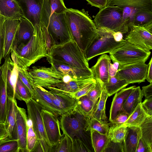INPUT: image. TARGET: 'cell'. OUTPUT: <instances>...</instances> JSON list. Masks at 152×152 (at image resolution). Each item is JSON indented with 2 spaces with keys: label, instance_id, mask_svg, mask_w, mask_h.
Returning <instances> with one entry per match:
<instances>
[{
  "label": "cell",
  "instance_id": "1",
  "mask_svg": "<svg viewBox=\"0 0 152 152\" xmlns=\"http://www.w3.org/2000/svg\"><path fill=\"white\" fill-rule=\"evenodd\" d=\"M53 46L46 27L34 29L27 43L12 48L11 58L17 68L28 69L32 64L46 57Z\"/></svg>",
  "mask_w": 152,
  "mask_h": 152
},
{
  "label": "cell",
  "instance_id": "2",
  "mask_svg": "<svg viewBox=\"0 0 152 152\" xmlns=\"http://www.w3.org/2000/svg\"><path fill=\"white\" fill-rule=\"evenodd\" d=\"M73 40L84 53L98 34V29L88 11L67 8L64 12Z\"/></svg>",
  "mask_w": 152,
  "mask_h": 152
},
{
  "label": "cell",
  "instance_id": "3",
  "mask_svg": "<svg viewBox=\"0 0 152 152\" xmlns=\"http://www.w3.org/2000/svg\"><path fill=\"white\" fill-rule=\"evenodd\" d=\"M89 120L73 110L60 116V125L63 135L67 136L72 141L79 139L91 150V132L88 130Z\"/></svg>",
  "mask_w": 152,
  "mask_h": 152
},
{
  "label": "cell",
  "instance_id": "4",
  "mask_svg": "<svg viewBox=\"0 0 152 152\" xmlns=\"http://www.w3.org/2000/svg\"><path fill=\"white\" fill-rule=\"evenodd\" d=\"M46 57L77 68H89L84 53L73 40L53 46Z\"/></svg>",
  "mask_w": 152,
  "mask_h": 152
},
{
  "label": "cell",
  "instance_id": "5",
  "mask_svg": "<svg viewBox=\"0 0 152 152\" xmlns=\"http://www.w3.org/2000/svg\"><path fill=\"white\" fill-rule=\"evenodd\" d=\"M21 11L23 18L28 20L34 28H47L51 14L48 0H15Z\"/></svg>",
  "mask_w": 152,
  "mask_h": 152
},
{
  "label": "cell",
  "instance_id": "6",
  "mask_svg": "<svg viewBox=\"0 0 152 152\" xmlns=\"http://www.w3.org/2000/svg\"><path fill=\"white\" fill-rule=\"evenodd\" d=\"M93 21L97 28H102L123 34L128 31L129 27L123 20V11L117 6H107L100 9Z\"/></svg>",
  "mask_w": 152,
  "mask_h": 152
},
{
  "label": "cell",
  "instance_id": "7",
  "mask_svg": "<svg viewBox=\"0 0 152 152\" xmlns=\"http://www.w3.org/2000/svg\"><path fill=\"white\" fill-rule=\"evenodd\" d=\"M97 29V36L84 53L88 61L98 55L112 52L126 41L124 39L120 42L115 41L113 37L114 31L102 28Z\"/></svg>",
  "mask_w": 152,
  "mask_h": 152
},
{
  "label": "cell",
  "instance_id": "8",
  "mask_svg": "<svg viewBox=\"0 0 152 152\" xmlns=\"http://www.w3.org/2000/svg\"><path fill=\"white\" fill-rule=\"evenodd\" d=\"M109 53L113 62H117L121 66L141 61L145 62L151 52L126 41L123 45Z\"/></svg>",
  "mask_w": 152,
  "mask_h": 152
},
{
  "label": "cell",
  "instance_id": "9",
  "mask_svg": "<svg viewBox=\"0 0 152 152\" xmlns=\"http://www.w3.org/2000/svg\"><path fill=\"white\" fill-rule=\"evenodd\" d=\"M47 28L53 46L73 40L64 12L53 13Z\"/></svg>",
  "mask_w": 152,
  "mask_h": 152
},
{
  "label": "cell",
  "instance_id": "10",
  "mask_svg": "<svg viewBox=\"0 0 152 152\" xmlns=\"http://www.w3.org/2000/svg\"><path fill=\"white\" fill-rule=\"evenodd\" d=\"M28 118L32 123L33 129L37 140L41 143L44 152H50L52 147L47 138L41 115L42 107L32 98L26 102Z\"/></svg>",
  "mask_w": 152,
  "mask_h": 152
},
{
  "label": "cell",
  "instance_id": "11",
  "mask_svg": "<svg viewBox=\"0 0 152 152\" xmlns=\"http://www.w3.org/2000/svg\"><path fill=\"white\" fill-rule=\"evenodd\" d=\"M115 5L122 9L123 20L128 26L135 15L140 12H152V0H108L107 6Z\"/></svg>",
  "mask_w": 152,
  "mask_h": 152
},
{
  "label": "cell",
  "instance_id": "12",
  "mask_svg": "<svg viewBox=\"0 0 152 152\" xmlns=\"http://www.w3.org/2000/svg\"><path fill=\"white\" fill-rule=\"evenodd\" d=\"M28 72L34 86L45 88L62 82L64 76L52 65L48 67L34 66L28 70Z\"/></svg>",
  "mask_w": 152,
  "mask_h": 152
},
{
  "label": "cell",
  "instance_id": "13",
  "mask_svg": "<svg viewBox=\"0 0 152 152\" xmlns=\"http://www.w3.org/2000/svg\"><path fill=\"white\" fill-rule=\"evenodd\" d=\"M125 40L147 51L152 49V23L144 27L130 25Z\"/></svg>",
  "mask_w": 152,
  "mask_h": 152
},
{
  "label": "cell",
  "instance_id": "14",
  "mask_svg": "<svg viewBox=\"0 0 152 152\" xmlns=\"http://www.w3.org/2000/svg\"><path fill=\"white\" fill-rule=\"evenodd\" d=\"M148 65L143 61L119 66L116 75L129 84L140 83L146 80Z\"/></svg>",
  "mask_w": 152,
  "mask_h": 152
},
{
  "label": "cell",
  "instance_id": "15",
  "mask_svg": "<svg viewBox=\"0 0 152 152\" xmlns=\"http://www.w3.org/2000/svg\"><path fill=\"white\" fill-rule=\"evenodd\" d=\"M41 115L46 134L52 148L64 135L61 134L60 121L57 116L47 110L42 109Z\"/></svg>",
  "mask_w": 152,
  "mask_h": 152
},
{
  "label": "cell",
  "instance_id": "16",
  "mask_svg": "<svg viewBox=\"0 0 152 152\" xmlns=\"http://www.w3.org/2000/svg\"><path fill=\"white\" fill-rule=\"evenodd\" d=\"M19 19H5L2 27L3 39V58L5 59L11 53Z\"/></svg>",
  "mask_w": 152,
  "mask_h": 152
},
{
  "label": "cell",
  "instance_id": "17",
  "mask_svg": "<svg viewBox=\"0 0 152 152\" xmlns=\"http://www.w3.org/2000/svg\"><path fill=\"white\" fill-rule=\"evenodd\" d=\"M51 65L64 75H68L73 80L84 79L93 78L90 68H80L68 64L50 59H47Z\"/></svg>",
  "mask_w": 152,
  "mask_h": 152
},
{
  "label": "cell",
  "instance_id": "18",
  "mask_svg": "<svg viewBox=\"0 0 152 152\" xmlns=\"http://www.w3.org/2000/svg\"><path fill=\"white\" fill-rule=\"evenodd\" d=\"M48 91L61 115L70 112L73 110L76 105L77 99L72 95L51 90H48Z\"/></svg>",
  "mask_w": 152,
  "mask_h": 152
},
{
  "label": "cell",
  "instance_id": "19",
  "mask_svg": "<svg viewBox=\"0 0 152 152\" xmlns=\"http://www.w3.org/2000/svg\"><path fill=\"white\" fill-rule=\"evenodd\" d=\"M28 119L26 110L18 106L16 113V121L19 152H27L26 137Z\"/></svg>",
  "mask_w": 152,
  "mask_h": 152
},
{
  "label": "cell",
  "instance_id": "20",
  "mask_svg": "<svg viewBox=\"0 0 152 152\" xmlns=\"http://www.w3.org/2000/svg\"><path fill=\"white\" fill-rule=\"evenodd\" d=\"M111 60L110 56L105 54H102L98 58L96 64L90 68L93 78L99 82L102 86L107 82L110 77L108 66Z\"/></svg>",
  "mask_w": 152,
  "mask_h": 152
},
{
  "label": "cell",
  "instance_id": "21",
  "mask_svg": "<svg viewBox=\"0 0 152 152\" xmlns=\"http://www.w3.org/2000/svg\"><path fill=\"white\" fill-rule=\"evenodd\" d=\"M19 20L12 47L26 44L32 37L34 32V27L28 20L23 18Z\"/></svg>",
  "mask_w": 152,
  "mask_h": 152
},
{
  "label": "cell",
  "instance_id": "22",
  "mask_svg": "<svg viewBox=\"0 0 152 152\" xmlns=\"http://www.w3.org/2000/svg\"><path fill=\"white\" fill-rule=\"evenodd\" d=\"M0 77V122L5 123L7 108L8 97L6 89L7 60L6 58L1 66Z\"/></svg>",
  "mask_w": 152,
  "mask_h": 152
},
{
  "label": "cell",
  "instance_id": "23",
  "mask_svg": "<svg viewBox=\"0 0 152 152\" xmlns=\"http://www.w3.org/2000/svg\"><path fill=\"white\" fill-rule=\"evenodd\" d=\"M32 99L40 105L43 110L49 111L57 117L61 116L45 88L39 86H34Z\"/></svg>",
  "mask_w": 152,
  "mask_h": 152
},
{
  "label": "cell",
  "instance_id": "24",
  "mask_svg": "<svg viewBox=\"0 0 152 152\" xmlns=\"http://www.w3.org/2000/svg\"><path fill=\"white\" fill-rule=\"evenodd\" d=\"M95 80L92 78L84 79L74 80L67 83L62 82L47 88L49 90L66 93L72 95Z\"/></svg>",
  "mask_w": 152,
  "mask_h": 152
},
{
  "label": "cell",
  "instance_id": "25",
  "mask_svg": "<svg viewBox=\"0 0 152 152\" xmlns=\"http://www.w3.org/2000/svg\"><path fill=\"white\" fill-rule=\"evenodd\" d=\"M136 87L134 86L124 88L115 93L110 110L109 120L110 122L115 119L117 115L121 111L126 99Z\"/></svg>",
  "mask_w": 152,
  "mask_h": 152
},
{
  "label": "cell",
  "instance_id": "26",
  "mask_svg": "<svg viewBox=\"0 0 152 152\" xmlns=\"http://www.w3.org/2000/svg\"><path fill=\"white\" fill-rule=\"evenodd\" d=\"M18 105L16 99L8 97L7 108L5 124L11 139L18 140L16 113Z\"/></svg>",
  "mask_w": 152,
  "mask_h": 152
},
{
  "label": "cell",
  "instance_id": "27",
  "mask_svg": "<svg viewBox=\"0 0 152 152\" xmlns=\"http://www.w3.org/2000/svg\"><path fill=\"white\" fill-rule=\"evenodd\" d=\"M141 134L139 126L127 127V131L123 143V152H136Z\"/></svg>",
  "mask_w": 152,
  "mask_h": 152
},
{
  "label": "cell",
  "instance_id": "28",
  "mask_svg": "<svg viewBox=\"0 0 152 152\" xmlns=\"http://www.w3.org/2000/svg\"><path fill=\"white\" fill-rule=\"evenodd\" d=\"M0 15L5 19H19L23 18L20 8L15 0H0Z\"/></svg>",
  "mask_w": 152,
  "mask_h": 152
},
{
  "label": "cell",
  "instance_id": "29",
  "mask_svg": "<svg viewBox=\"0 0 152 152\" xmlns=\"http://www.w3.org/2000/svg\"><path fill=\"white\" fill-rule=\"evenodd\" d=\"M98 101L94 102L86 95H84L77 99L76 105L73 110L90 119L96 109Z\"/></svg>",
  "mask_w": 152,
  "mask_h": 152
},
{
  "label": "cell",
  "instance_id": "30",
  "mask_svg": "<svg viewBox=\"0 0 152 152\" xmlns=\"http://www.w3.org/2000/svg\"><path fill=\"white\" fill-rule=\"evenodd\" d=\"M143 96L140 87H136L126 99L121 111L130 115L138 105L142 102Z\"/></svg>",
  "mask_w": 152,
  "mask_h": 152
},
{
  "label": "cell",
  "instance_id": "31",
  "mask_svg": "<svg viewBox=\"0 0 152 152\" xmlns=\"http://www.w3.org/2000/svg\"><path fill=\"white\" fill-rule=\"evenodd\" d=\"M90 132L91 144L94 151L104 152L110 141L108 135L101 134L94 129H91Z\"/></svg>",
  "mask_w": 152,
  "mask_h": 152
},
{
  "label": "cell",
  "instance_id": "32",
  "mask_svg": "<svg viewBox=\"0 0 152 152\" xmlns=\"http://www.w3.org/2000/svg\"><path fill=\"white\" fill-rule=\"evenodd\" d=\"M129 84L125 80L115 75L110 77L107 82L103 87L108 96H110L125 88Z\"/></svg>",
  "mask_w": 152,
  "mask_h": 152
},
{
  "label": "cell",
  "instance_id": "33",
  "mask_svg": "<svg viewBox=\"0 0 152 152\" xmlns=\"http://www.w3.org/2000/svg\"><path fill=\"white\" fill-rule=\"evenodd\" d=\"M148 116L139 104L123 124L126 126H139Z\"/></svg>",
  "mask_w": 152,
  "mask_h": 152
},
{
  "label": "cell",
  "instance_id": "34",
  "mask_svg": "<svg viewBox=\"0 0 152 152\" xmlns=\"http://www.w3.org/2000/svg\"><path fill=\"white\" fill-rule=\"evenodd\" d=\"M108 97L107 92L103 88L96 107L91 118H95L100 121H107V118L105 113V104Z\"/></svg>",
  "mask_w": 152,
  "mask_h": 152
},
{
  "label": "cell",
  "instance_id": "35",
  "mask_svg": "<svg viewBox=\"0 0 152 152\" xmlns=\"http://www.w3.org/2000/svg\"><path fill=\"white\" fill-rule=\"evenodd\" d=\"M127 127L123 124L111 125L108 134L110 140L115 143L123 142L126 132Z\"/></svg>",
  "mask_w": 152,
  "mask_h": 152
},
{
  "label": "cell",
  "instance_id": "36",
  "mask_svg": "<svg viewBox=\"0 0 152 152\" xmlns=\"http://www.w3.org/2000/svg\"><path fill=\"white\" fill-rule=\"evenodd\" d=\"M139 127L141 138L152 149V116H148Z\"/></svg>",
  "mask_w": 152,
  "mask_h": 152
},
{
  "label": "cell",
  "instance_id": "37",
  "mask_svg": "<svg viewBox=\"0 0 152 152\" xmlns=\"http://www.w3.org/2000/svg\"><path fill=\"white\" fill-rule=\"evenodd\" d=\"M15 98L25 102L32 98V94L18 77L16 84Z\"/></svg>",
  "mask_w": 152,
  "mask_h": 152
},
{
  "label": "cell",
  "instance_id": "38",
  "mask_svg": "<svg viewBox=\"0 0 152 152\" xmlns=\"http://www.w3.org/2000/svg\"><path fill=\"white\" fill-rule=\"evenodd\" d=\"M152 23V12L143 11L135 15L132 23L129 25L144 27Z\"/></svg>",
  "mask_w": 152,
  "mask_h": 152
},
{
  "label": "cell",
  "instance_id": "39",
  "mask_svg": "<svg viewBox=\"0 0 152 152\" xmlns=\"http://www.w3.org/2000/svg\"><path fill=\"white\" fill-rule=\"evenodd\" d=\"M109 125L107 121H100L91 118L89 120L88 130L90 131L91 129H94L101 134L108 135Z\"/></svg>",
  "mask_w": 152,
  "mask_h": 152
},
{
  "label": "cell",
  "instance_id": "40",
  "mask_svg": "<svg viewBox=\"0 0 152 152\" xmlns=\"http://www.w3.org/2000/svg\"><path fill=\"white\" fill-rule=\"evenodd\" d=\"M28 129L26 137V148L27 152H33L37 140L36 134L34 130L32 122L28 118Z\"/></svg>",
  "mask_w": 152,
  "mask_h": 152
},
{
  "label": "cell",
  "instance_id": "41",
  "mask_svg": "<svg viewBox=\"0 0 152 152\" xmlns=\"http://www.w3.org/2000/svg\"><path fill=\"white\" fill-rule=\"evenodd\" d=\"M50 152H72L71 140L66 135H64L58 143L52 148Z\"/></svg>",
  "mask_w": 152,
  "mask_h": 152
},
{
  "label": "cell",
  "instance_id": "42",
  "mask_svg": "<svg viewBox=\"0 0 152 152\" xmlns=\"http://www.w3.org/2000/svg\"><path fill=\"white\" fill-rule=\"evenodd\" d=\"M0 152H19L18 140L9 136L0 140Z\"/></svg>",
  "mask_w": 152,
  "mask_h": 152
},
{
  "label": "cell",
  "instance_id": "43",
  "mask_svg": "<svg viewBox=\"0 0 152 152\" xmlns=\"http://www.w3.org/2000/svg\"><path fill=\"white\" fill-rule=\"evenodd\" d=\"M17 68L18 72V77L29 90L33 97L34 86L33 84L31 77L28 73L29 69H23L17 67Z\"/></svg>",
  "mask_w": 152,
  "mask_h": 152
},
{
  "label": "cell",
  "instance_id": "44",
  "mask_svg": "<svg viewBox=\"0 0 152 152\" xmlns=\"http://www.w3.org/2000/svg\"><path fill=\"white\" fill-rule=\"evenodd\" d=\"M103 88L102 85L96 81L94 86L86 94L88 97L94 102H96L100 98Z\"/></svg>",
  "mask_w": 152,
  "mask_h": 152
},
{
  "label": "cell",
  "instance_id": "45",
  "mask_svg": "<svg viewBox=\"0 0 152 152\" xmlns=\"http://www.w3.org/2000/svg\"><path fill=\"white\" fill-rule=\"evenodd\" d=\"M51 11V14L55 12L57 14L64 13L66 10L63 0H48Z\"/></svg>",
  "mask_w": 152,
  "mask_h": 152
},
{
  "label": "cell",
  "instance_id": "46",
  "mask_svg": "<svg viewBox=\"0 0 152 152\" xmlns=\"http://www.w3.org/2000/svg\"><path fill=\"white\" fill-rule=\"evenodd\" d=\"M72 142V152L92 151L89 148L78 138H75Z\"/></svg>",
  "mask_w": 152,
  "mask_h": 152
},
{
  "label": "cell",
  "instance_id": "47",
  "mask_svg": "<svg viewBox=\"0 0 152 152\" xmlns=\"http://www.w3.org/2000/svg\"><path fill=\"white\" fill-rule=\"evenodd\" d=\"M96 81L95 80L90 82L82 88L72 95L75 98L77 99L84 95H86L94 86Z\"/></svg>",
  "mask_w": 152,
  "mask_h": 152
},
{
  "label": "cell",
  "instance_id": "48",
  "mask_svg": "<svg viewBox=\"0 0 152 152\" xmlns=\"http://www.w3.org/2000/svg\"><path fill=\"white\" fill-rule=\"evenodd\" d=\"M129 116L127 113L121 111L117 115L115 119L110 122L111 124L116 125H122L126 121Z\"/></svg>",
  "mask_w": 152,
  "mask_h": 152
},
{
  "label": "cell",
  "instance_id": "49",
  "mask_svg": "<svg viewBox=\"0 0 152 152\" xmlns=\"http://www.w3.org/2000/svg\"><path fill=\"white\" fill-rule=\"evenodd\" d=\"M141 105L147 115L152 116V98L145 99L141 103Z\"/></svg>",
  "mask_w": 152,
  "mask_h": 152
},
{
  "label": "cell",
  "instance_id": "50",
  "mask_svg": "<svg viewBox=\"0 0 152 152\" xmlns=\"http://www.w3.org/2000/svg\"><path fill=\"white\" fill-rule=\"evenodd\" d=\"M136 152H152V149L141 138L138 142Z\"/></svg>",
  "mask_w": 152,
  "mask_h": 152
},
{
  "label": "cell",
  "instance_id": "51",
  "mask_svg": "<svg viewBox=\"0 0 152 152\" xmlns=\"http://www.w3.org/2000/svg\"><path fill=\"white\" fill-rule=\"evenodd\" d=\"M89 4L101 9L107 6L108 0H86Z\"/></svg>",
  "mask_w": 152,
  "mask_h": 152
},
{
  "label": "cell",
  "instance_id": "52",
  "mask_svg": "<svg viewBox=\"0 0 152 152\" xmlns=\"http://www.w3.org/2000/svg\"><path fill=\"white\" fill-rule=\"evenodd\" d=\"M5 18L0 15V65L1 62L3 55V39L2 34V27Z\"/></svg>",
  "mask_w": 152,
  "mask_h": 152
},
{
  "label": "cell",
  "instance_id": "53",
  "mask_svg": "<svg viewBox=\"0 0 152 152\" xmlns=\"http://www.w3.org/2000/svg\"><path fill=\"white\" fill-rule=\"evenodd\" d=\"M141 90L145 99L152 98V82L147 86H143Z\"/></svg>",
  "mask_w": 152,
  "mask_h": 152
},
{
  "label": "cell",
  "instance_id": "54",
  "mask_svg": "<svg viewBox=\"0 0 152 152\" xmlns=\"http://www.w3.org/2000/svg\"><path fill=\"white\" fill-rule=\"evenodd\" d=\"M9 136V132L5 123L0 122V140Z\"/></svg>",
  "mask_w": 152,
  "mask_h": 152
},
{
  "label": "cell",
  "instance_id": "55",
  "mask_svg": "<svg viewBox=\"0 0 152 152\" xmlns=\"http://www.w3.org/2000/svg\"><path fill=\"white\" fill-rule=\"evenodd\" d=\"M150 83L152 82V58H151L148 64L147 75L146 78Z\"/></svg>",
  "mask_w": 152,
  "mask_h": 152
},
{
  "label": "cell",
  "instance_id": "56",
  "mask_svg": "<svg viewBox=\"0 0 152 152\" xmlns=\"http://www.w3.org/2000/svg\"><path fill=\"white\" fill-rule=\"evenodd\" d=\"M118 70L115 69L113 67L111 62H110L108 66V72L110 77L116 75Z\"/></svg>",
  "mask_w": 152,
  "mask_h": 152
},
{
  "label": "cell",
  "instance_id": "57",
  "mask_svg": "<svg viewBox=\"0 0 152 152\" xmlns=\"http://www.w3.org/2000/svg\"><path fill=\"white\" fill-rule=\"evenodd\" d=\"M113 37L115 40L117 42L121 41L123 39V34L120 32H114Z\"/></svg>",
  "mask_w": 152,
  "mask_h": 152
},
{
  "label": "cell",
  "instance_id": "58",
  "mask_svg": "<svg viewBox=\"0 0 152 152\" xmlns=\"http://www.w3.org/2000/svg\"><path fill=\"white\" fill-rule=\"evenodd\" d=\"M113 67L116 70H118L119 64L118 62L116 61H113Z\"/></svg>",
  "mask_w": 152,
  "mask_h": 152
},
{
  "label": "cell",
  "instance_id": "59",
  "mask_svg": "<svg viewBox=\"0 0 152 152\" xmlns=\"http://www.w3.org/2000/svg\"><path fill=\"white\" fill-rule=\"evenodd\" d=\"M1 66H0V77L1 75Z\"/></svg>",
  "mask_w": 152,
  "mask_h": 152
}]
</instances>
